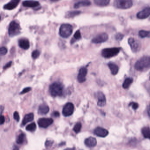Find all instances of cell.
<instances>
[{"label":"cell","mask_w":150,"mask_h":150,"mask_svg":"<svg viewBox=\"0 0 150 150\" xmlns=\"http://www.w3.org/2000/svg\"><path fill=\"white\" fill-rule=\"evenodd\" d=\"M73 28L70 24H63L60 26L59 30L60 35L64 38L69 37L72 34Z\"/></svg>","instance_id":"4"},{"label":"cell","mask_w":150,"mask_h":150,"mask_svg":"<svg viewBox=\"0 0 150 150\" xmlns=\"http://www.w3.org/2000/svg\"><path fill=\"white\" fill-rule=\"evenodd\" d=\"M81 38V35L80 31L77 30V31H76V32L75 33V34L74 35V37L71 39V44H73L77 40H80Z\"/></svg>","instance_id":"23"},{"label":"cell","mask_w":150,"mask_h":150,"mask_svg":"<svg viewBox=\"0 0 150 150\" xmlns=\"http://www.w3.org/2000/svg\"><path fill=\"white\" fill-rule=\"evenodd\" d=\"M85 144L87 147H92L97 145V140L95 138L91 137L85 140Z\"/></svg>","instance_id":"18"},{"label":"cell","mask_w":150,"mask_h":150,"mask_svg":"<svg viewBox=\"0 0 150 150\" xmlns=\"http://www.w3.org/2000/svg\"><path fill=\"white\" fill-rule=\"evenodd\" d=\"M8 52L7 48L5 47H2L0 48V55L2 56L5 55Z\"/></svg>","instance_id":"33"},{"label":"cell","mask_w":150,"mask_h":150,"mask_svg":"<svg viewBox=\"0 0 150 150\" xmlns=\"http://www.w3.org/2000/svg\"><path fill=\"white\" fill-rule=\"evenodd\" d=\"M1 15H0V21H1Z\"/></svg>","instance_id":"46"},{"label":"cell","mask_w":150,"mask_h":150,"mask_svg":"<svg viewBox=\"0 0 150 150\" xmlns=\"http://www.w3.org/2000/svg\"><path fill=\"white\" fill-rule=\"evenodd\" d=\"M121 48L113 47L103 49L101 52L102 56L105 58H110L115 57L121 51Z\"/></svg>","instance_id":"3"},{"label":"cell","mask_w":150,"mask_h":150,"mask_svg":"<svg viewBox=\"0 0 150 150\" xmlns=\"http://www.w3.org/2000/svg\"><path fill=\"white\" fill-rule=\"evenodd\" d=\"M20 1L18 0H12L11 1L9 2L8 3L6 4L4 6L3 8L5 9L8 10H11L16 8V7L18 6Z\"/></svg>","instance_id":"15"},{"label":"cell","mask_w":150,"mask_h":150,"mask_svg":"<svg viewBox=\"0 0 150 150\" xmlns=\"http://www.w3.org/2000/svg\"><path fill=\"white\" fill-rule=\"evenodd\" d=\"M138 34H139V36L141 38L149 37L150 34V31H144V30H141L139 31Z\"/></svg>","instance_id":"29"},{"label":"cell","mask_w":150,"mask_h":150,"mask_svg":"<svg viewBox=\"0 0 150 150\" xmlns=\"http://www.w3.org/2000/svg\"><path fill=\"white\" fill-rule=\"evenodd\" d=\"M52 115L54 117H59L60 116V113L58 111H54L53 113H52Z\"/></svg>","instance_id":"41"},{"label":"cell","mask_w":150,"mask_h":150,"mask_svg":"<svg viewBox=\"0 0 150 150\" xmlns=\"http://www.w3.org/2000/svg\"><path fill=\"white\" fill-rule=\"evenodd\" d=\"M142 133L145 138L150 139V128L149 127H145L142 129Z\"/></svg>","instance_id":"26"},{"label":"cell","mask_w":150,"mask_h":150,"mask_svg":"<svg viewBox=\"0 0 150 150\" xmlns=\"http://www.w3.org/2000/svg\"><path fill=\"white\" fill-rule=\"evenodd\" d=\"M88 73V70L86 67H82L79 70V72L77 75V79L78 82L82 83L85 82L86 80V76Z\"/></svg>","instance_id":"11"},{"label":"cell","mask_w":150,"mask_h":150,"mask_svg":"<svg viewBox=\"0 0 150 150\" xmlns=\"http://www.w3.org/2000/svg\"><path fill=\"white\" fill-rule=\"evenodd\" d=\"M49 111V107L46 104H42L39 106L38 113L40 115L47 114Z\"/></svg>","instance_id":"19"},{"label":"cell","mask_w":150,"mask_h":150,"mask_svg":"<svg viewBox=\"0 0 150 150\" xmlns=\"http://www.w3.org/2000/svg\"><path fill=\"white\" fill-rule=\"evenodd\" d=\"M25 139V135L23 133H21L19 134L16 139V142L19 144H23Z\"/></svg>","instance_id":"28"},{"label":"cell","mask_w":150,"mask_h":150,"mask_svg":"<svg viewBox=\"0 0 150 150\" xmlns=\"http://www.w3.org/2000/svg\"><path fill=\"white\" fill-rule=\"evenodd\" d=\"M40 55V52L38 50H35L34 51L32 52L31 56L34 59H36L37 58H38L39 57Z\"/></svg>","instance_id":"32"},{"label":"cell","mask_w":150,"mask_h":150,"mask_svg":"<svg viewBox=\"0 0 150 150\" xmlns=\"http://www.w3.org/2000/svg\"><path fill=\"white\" fill-rule=\"evenodd\" d=\"M21 27L18 22L12 21L10 23L8 27V34L10 37H14L20 33Z\"/></svg>","instance_id":"5"},{"label":"cell","mask_w":150,"mask_h":150,"mask_svg":"<svg viewBox=\"0 0 150 150\" xmlns=\"http://www.w3.org/2000/svg\"><path fill=\"white\" fill-rule=\"evenodd\" d=\"M53 144V141L51 140H47L45 142V146L46 147H50Z\"/></svg>","instance_id":"36"},{"label":"cell","mask_w":150,"mask_h":150,"mask_svg":"<svg viewBox=\"0 0 150 150\" xmlns=\"http://www.w3.org/2000/svg\"><path fill=\"white\" fill-rule=\"evenodd\" d=\"M133 5L131 0H116L114 2V6L116 8L126 9L130 8Z\"/></svg>","instance_id":"6"},{"label":"cell","mask_w":150,"mask_h":150,"mask_svg":"<svg viewBox=\"0 0 150 150\" xmlns=\"http://www.w3.org/2000/svg\"><path fill=\"white\" fill-rule=\"evenodd\" d=\"M13 150H19V147H18L16 146H15L14 147Z\"/></svg>","instance_id":"44"},{"label":"cell","mask_w":150,"mask_h":150,"mask_svg":"<svg viewBox=\"0 0 150 150\" xmlns=\"http://www.w3.org/2000/svg\"><path fill=\"white\" fill-rule=\"evenodd\" d=\"M128 43L130 45L132 51L133 52L136 53L140 50L141 45L139 40L134 37H130L128 39Z\"/></svg>","instance_id":"7"},{"label":"cell","mask_w":150,"mask_h":150,"mask_svg":"<svg viewBox=\"0 0 150 150\" xmlns=\"http://www.w3.org/2000/svg\"><path fill=\"white\" fill-rule=\"evenodd\" d=\"M95 97L98 100L97 104L98 106L103 107L106 105V99L104 94L102 92H97L95 94Z\"/></svg>","instance_id":"12"},{"label":"cell","mask_w":150,"mask_h":150,"mask_svg":"<svg viewBox=\"0 0 150 150\" xmlns=\"http://www.w3.org/2000/svg\"><path fill=\"white\" fill-rule=\"evenodd\" d=\"M12 61H10L8 62V63H7L5 65V66H4L3 67L4 69H7L8 68L10 67V66H11V65H12Z\"/></svg>","instance_id":"39"},{"label":"cell","mask_w":150,"mask_h":150,"mask_svg":"<svg viewBox=\"0 0 150 150\" xmlns=\"http://www.w3.org/2000/svg\"><path fill=\"white\" fill-rule=\"evenodd\" d=\"M148 115L149 116H150V113H149V112H150V108H149V107H148Z\"/></svg>","instance_id":"45"},{"label":"cell","mask_w":150,"mask_h":150,"mask_svg":"<svg viewBox=\"0 0 150 150\" xmlns=\"http://www.w3.org/2000/svg\"><path fill=\"white\" fill-rule=\"evenodd\" d=\"M4 109H5V107H4V106H3L0 105V116L2 115V114L3 112Z\"/></svg>","instance_id":"42"},{"label":"cell","mask_w":150,"mask_h":150,"mask_svg":"<svg viewBox=\"0 0 150 150\" xmlns=\"http://www.w3.org/2000/svg\"><path fill=\"white\" fill-rule=\"evenodd\" d=\"M36 129V125L34 122L26 126V129L30 132H34Z\"/></svg>","instance_id":"30"},{"label":"cell","mask_w":150,"mask_h":150,"mask_svg":"<svg viewBox=\"0 0 150 150\" xmlns=\"http://www.w3.org/2000/svg\"><path fill=\"white\" fill-rule=\"evenodd\" d=\"M108 66L110 69L111 74L115 75L118 74L119 71V67L116 63L113 62H110L108 63Z\"/></svg>","instance_id":"20"},{"label":"cell","mask_w":150,"mask_h":150,"mask_svg":"<svg viewBox=\"0 0 150 150\" xmlns=\"http://www.w3.org/2000/svg\"><path fill=\"white\" fill-rule=\"evenodd\" d=\"M129 106H132V109H134V110H137V108L139 107L138 103H135V102H131L130 103H129Z\"/></svg>","instance_id":"34"},{"label":"cell","mask_w":150,"mask_h":150,"mask_svg":"<svg viewBox=\"0 0 150 150\" xmlns=\"http://www.w3.org/2000/svg\"><path fill=\"white\" fill-rule=\"evenodd\" d=\"M94 133L96 135L101 137H105L108 135L109 132L106 129L103 128L98 127L94 130Z\"/></svg>","instance_id":"14"},{"label":"cell","mask_w":150,"mask_h":150,"mask_svg":"<svg viewBox=\"0 0 150 150\" xmlns=\"http://www.w3.org/2000/svg\"><path fill=\"white\" fill-rule=\"evenodd\" d=\"M13 118L15 120H16L17 121H19L20 120V117H19V114L18 112L15 111L13 114Z\"/></svg>","instance_id":"37"},{"label":"cell","mask_w":150,"mask_h":150,"mask_svg":"<svg viewBox=\"0 0 150 150\" xmlns=\"http://www.w3.org/2000/svg\"><path fill=\"white\" fill-rule=\"evenodd\" d=\"M19 47L24 50H28L30 47V44L27 39L21 38L18 41Z\"/></svg>","instance_id":"16"},{"label":"cell","mask_w":150,"mask_h":150,"mask_svg":"<svg viewBox=\"0 0 150 150\" xmlns=\"http://www.w3.org/2000/svg\"><path fill=\"white\" fill-rule=\"evenodd\" d=\"M74 106L72 103H67L65 105L62 111L63 116L68 117L72 115L74 111Z\"/></svg>","instance_id":"8"},{"label":"cell","mask_w":150,"mask_h":150,"mask_svg":"<svg viewBox=\"0 0 150 150\" xmlns=\"http://www.w3.org/2000/svg\"><path fill=\"white\" fill-rule=\"evenodd\" d=\"M34 115L33 113H31L26 114L23 118L22 123V126H25L28 123L34 120Z\"/></svg>","instance_id":"21"},{"label":"cell","mask_w":150,"mask_h":150,"mask_svg":"<svg viewBox=\"0 0 150 150\" xmlns=\"http://www.w3.org/2000/svg\"><path fill=\"white\" fill-rule=\"evenodd\" d=\"M150 67L149 56H144L137 60L134 65L135 69L138 71L144 72L148 70Z\"/></svg>","instance_id":"1"},{"label":"cell","mask_w":150,"mask_h":150,"mask_svg":"<svg viewBox=\"0 0 150 150\" xmlns=\"http://www.w3.org/2000/svg\"><path fill=\"white\" fill-rule=\"evenodd\" d=\"M5 122V118L3 115L0 116V125L3 124Z\"/></svg>","instance_id":"40"},{"label":"cell","mask_w":150,"mask_h":150,"mask_svg":"<svg viewBox=\"0 0 150 150\" xmlns=\"http://www.w3.org/2000/svg\"><path fill=\"white\" fill-rule=\"evenodd\" d=\"M91 5V2L89 1H82L77 2L74 5V8H78L81 7L89 6Z\"/></svg>","instance_id":"22"},{"label":"cell","mask_w":150,"mask_h":150,"mask_svg":"<svg viewBox=\"0 0 150 150\" xmlns=\"http://www.w3.org/2000/svg\"><path fill=\"white\" fill-rule=\"evenodd\" d=\"M82 127V125L80 122H78L76 123L75 125L74 126L73 128V130L74 131V132L76 133H77L78 132H80V131H81V129Z\"/></svg>","instance_id":"31"},{"label":"cell","mask_w":150,"mask_h":150,"mask_svg":"<svg viewBox=\"0 0 150 150\" xmlns=\"http://www.w3.org/2000/svg\"><path fill=\"white\" fill-rule=\"evenodd\" d=\"M108 36L107 34L105 33H102L98 34L95 37L92 39V42L95 44H99L106 42L108 40Z\"/></svg>","instance_id":"9"},{"label":"cell","mask_w":150,"mask_h":150,"mask_svg":"<svg viewBox=\"0 0 150 150\" xmlns=\"http://www.w3.org/2000/svg\"><path fill=\"white\" fill-rule=\"evenodd\" d=\"M53 120L50 118H42L37 121L39 126L43 128H46L53 123Z\"/></svg>","instance_id":"10"},{"label":"cell","mask_w":150,"mask_h":150,"mask_svg":"<svg viewBox=\"0 0 150 150\" xmlns=\"http://www.w3.org/2000/svg\"><path fill=\"white\" fill-rule=\"evenodd\" d=\"M23 6L25 7L31 8H36L38 7L40 4L37 1H26L23 2Z\"/></svg>","instance_id":"17"},{"label":"cell","mask_w":150,"mask_h":150,"mask_svg":"<svg viewBox=\"0 0 150 150\" xmlns=\"http://www.w3.org/2000/svg\"><path fill=\"white\" fill-rule=\"evenodd\" d=\"M124 36L123 34L120 33H118L116 34V35H115V38H116V40L120 41V40H122Z\"/></svg>","instance_id":"35"},{"label":"cell","mask_w":150,"mask_h":150,"mask_svg":"<svg viewBox=\"0 0 150 150\" xmlns=\"http://www.w3.org/2000/svg\"><path fill=\"white\" fill-rule=\"evenodd\" d=\"M64 150H76V148L75 147H74L73 148H67L65 149Z\"/></svg>","instance_id":"43"},{"label":"cell","mask_w":150,"mask_h":150,"mask_svg":"<svg viewBox=\"0 0 150 150\" xmlns=\"http://www.w3.org/2000/svg\"><path fill=\"white\" fill-rule=\"evenodd\" d=\"M110 0H95L94 3L96 5L100 6H105L110 3Z\"/></svg>","instance_id":"25"},{"label":"cell","mask_w":150,"mask_h":150,"mask_svg":"<svg viewBox=\"0 0 150 150\" xmlns=\"http://www.w3.org/2000/svg\"><path fill=\"white\" fill-rule=\"evenodd\" d=\"M133 80L131 77H127L124 80L123 83L122 87L124 89H128L133 82Z\"/></svg>","instance_id":"24"},{"label":"cell","mask_w":150,"mask_h":150,"mask_svg":"<svg viewBox=\"0 0 150 150\" xmlns=\"http://www.w3.org/2000/svg\"><path fill=\"white\" fill-rule=\"evenodd\" d=\"M150 7H147L145 8L144 9L142 10L141 11H139L138 13H137V18L139 19H145L148 17L150 16Z\"/></svg>","instance_id":"13"},{"label":"cell","mask_w":150,"mask_h":150,"mask_svg":"<svg viewBox=\"0 0 150 150\" xmlns=\"http://www.w3.org/2000/svg\"><path fill=\"white\" fill-rule=\"evenodd\" d=\"M31 89H31V87H27L26 88H24L23 89V91L20 93V94H24L26 93L31 91Z\"/></svg>","instance_id":"38"},{"label":"cell","mask_w":150,"mask_h":150,"mask_svg":"<svg viewBox=\"0 0 150 150\" xmlns=\"http://www.w3.org/2000/svg\"><path fill=\"white\" fill-rule=\"evenodd\" d=\"M81 13V11H68L66 14V18H71L79 15Z\"/></svg>","instance_id":"27"},{"label":"cell","mask_w":150,"mask_h":150,"mask_svg":"<svg viewBox=\"0 0 150 150\" xmlns=\"http://www.w3.org/2000/svg\"><path fill=\"white\" fill-rule=\"evenodd\" d=\"M49 91L52 97H61L63 95L64 87L60 82H54L49 86Z\"/></svg>","instance_id":"2"}]
</instances>
